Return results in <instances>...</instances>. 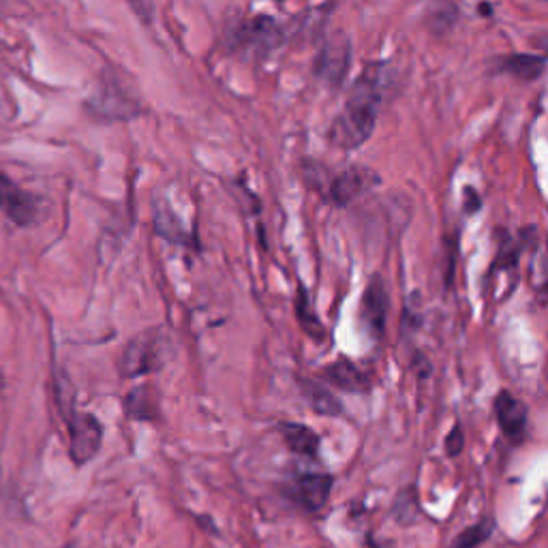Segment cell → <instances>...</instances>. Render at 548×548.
Instances as JSON below:
<instances>
[{
	"instance_id": "1",
	"label": "cell",
	"mask_w": 548,
	"mask_h": 548,
	"mask_svg": "<svg viewBox=\"0 0 548 548\" xmlns=\"http://www.w3.org/2000/svg\"><path fill=\"white\" fill-rule=\"evenodd\" d=\"M379 67H369L352 86L343 112L330 125V142L339 148L352 150L369 140L382 101V84H379Z\"/></svg>"
},
{
	"instance_id": "2",
	"label": "cell",
	"mask_w": 548,
	"mask_h": 548,
	"mask_svg": "<svg viewBox=\"0 0 548 548\" xmlns=\"http://www.w3.org/2000/svg\"><path fill=\"white\" fill-rule=\"evenodd\" d=\"M174 341L170 332L163 328H148L133 337L123 356H120L118 369L123 377H142L163 369L172 358Z\"/></svg>"
},
{
	"instance_id": "3",
	"label": "cell",
	"mask_w": 548,
	"mask_h": 548,
	"mask_svg": "<svg viewBox=\"0 0 548 548\" xmlns=\"http://www.w3.org/2000/svg\"><path fill=\"white\" fill-rule=\"evenodd\" d=\"M69 426V454L75 465H86L97 456L103 444V426L93 414L71 411L65 416Z\"/></svg>"
},
{
	"instance_id": "4",
	"label": "cell",
	"mask_w": 548,
	"mask_h": 548,
	"mask_svg": "<svg viewBox=\"0 0 548 548\" xmlns=\"http://www.w3.org/2000/svg\"><path fill=\"white\" fill-rule=\"evenodd\" d=\"M0 212L15 225L26 227L39 219V202L33 193L24 191L18 182L0 174Z\"/></svg>"
},
{
	"instance_id": "5",
	"label": "cell",
	"mask_w": 548,
	"mask_h": 548,
	"mask_svg": "<svg viewBox=\"0 0 548 548\" xmlns=\"http://www.w3.org/2000/svg\"><path fill=\"white\" fill-rule=\"evenodd\" d=\"M332 484L334 480L330 474H302L292 484V499L302 510L315 514L326 508Z\"/></svg>"
},
{
	"instance_id": "6",
	"label": "cell",
	"mask_w": 548,
	"mask_h": 548,
	"mask_svg": "<svg viewBox=\"0 0 548 548\" xmlns=\"http://www.w3.org/2000/svg\"><path fill=\"white\" fill-rule=\"evenodd\" d=\"M283 28L270 15H257L238 30V41L242 48L253 52H270L283 43Z\"/></svg>"
},
{
	"instance_id": "7",
	"label": "cell",
	"mask_w": 548,
	"mask_h": 548,
	"mask_svg": "<svg viewBox=\"0 0 548 548\" xmlns=\"http://www.w3.org/2000/svg\"><path fill=\"white\" fill-rule=\"evenodd\" d=\"M88 105L90 110L103 118H131L140 112V105L125 93V88H120L118 82L101 84L97 97H93Z\"/></svg>"
},
{
	"instance_id": "8",
	"label": "cell",
	"mask_w": 548,
	"mask_h": 548,
	"mask_svg": "<svg viewBox=\"0 0 548 548\" xmlns=\"http://www.w3.org/2000/svg\"><path fill=\"white\" fill-rule=\"evenodd\" d=\"M379 178L367 170V167H347L345 172H341L337 178L332 180L330 185V197L339 206H347L352 204L356 197H360L364 191H369Z\"/></svg>"
},
{
	"instance_id": "9",
	"label": "cell",
	"mask_w": 548,
	"mask_h": 548,
	"mask_svg": "<svg viewBox=\"0 0 548 548\" xmlns=\"http://www.w3.org/2000/svg\"><path fill=\"white\" fill-rule=\"evenodd\" d=\"M495 418L504 435L519 444L527 433V407L510 392H499L495 399Z\"/></svg>"
},
{
	"instance_id": "10",
	"label": "cell",
	"mask_w": 548,
	"mask_h": 548,
	"mask_svg": "<svg viewBox=\"0 0 548 548\" xmlns=\"http://www.w3.org/2000/svg\"><path fill=\"white\" fill-rule=\"evenodd\" d=\"M386 313H388V296L384 283L379 277H375L371 281V285L367 287V292L362 296V304H360V322L362 326L371 330L373 337H379V334L384 332V324H386Z\"/></svg>"
},
{
	"instance_id": "11",
	"label": "cell",
	"mask_w": 548,
	"mask_h": 548,
	"mask_svg": "<svg viewBox=\"0 0 548 548\" xmlns=\"http://www.w3.org/2000/svg\"><path fill=\"white\" fill-rule=\"evenodd\" d=\"M347 67H349V45H347V39L345 37H339L330 41L322 56H319V63H317V73L322 75V78L337 86L345 80V73H347Z\"/></svg>"
},
{
	"instance_id": "12",
	"label": "cell",
	"mask_w": 548,
	"mask_h": 548,
	"mask_svg": "<svg viewBox=\"0 0 548 548\" xmlns=\"http://www.w3.org/2000/svg\"><path fill=\"white\" fill-rule=\"evenodd\" d=\"M324 379L330 382L332 386H337L345 392H367L371 382L369 377L364 375L354 362L349 360H339L330 364V367L324 369Z\"/></svg>"
},
{
	"instance_id": "13",
	"label": "cell",
	"mask_w": 548,
	"mask_h": 548,
	"mask_svg": "<svg viewBox=\"0 0 548 548\" xmlns=\"http://www.w3.org/2000/svg\"><path fill=\"white\" fill-rule=\"evenodd\" d=\"M300 390H302L304 401L309 403V407L315 411V414L328 416V418L341 416L343 405L339 403V399L334 397V394L324 384L313 382V379H302Z\"/></svg>"
},
{
	"instance_id": "14",
	"label": "cell",
	"mask_w": 548,
	"mask_h": 548,
	"mask_svg": "<svg viewBox=\"0 0 548 548\" xmlns=\"http://www.w3.org/2000/svg\"><path fill=\"white\" fill-rule=\"evenodd\" d=\"M281 435H283L285 446L294 454L309 456V459H315L317 456L319 435L313 429H309V426L285 422V424H281Z\"/></svg>"
},
{
	"instance_id": "15",
	"label": "cell",
	"mask_w": 548,
	"mask_h": 548,
	"mask_svg": "<svg viewBox=\"0 0 548 548\" xmlns=\"http://www.w3.org/2000/svg\"><path fill=\"white\" fill-rule=\"evenodd\" d=\"M544 67H546L544 56H536V54H514L499 60V71L514 75V78H519L523 82L538 80L544 73Z\"/></svg>"
},
{
	"instance_id": "16",
	"label": "cell",
	"mask_w": 548,
	"mask_h": 548,
	"mask_svg": "<svg viewBox=\"0 0 548 548\" xmlns=\"http://www.w3.org/2000/svg\"><path fill=\"white\" fill-rule=\"evenodd\" d=\"M493 531H495L493 519H482L463 529L459 536H454L448 548H478L493 536Z\"/></svg>"
},
{
	"instance_id": "17",
	"label": "cell",
	"mask_w": 548,
	"mask_h": 548,
	"mask_svg": "<svg viewBox=\"0 0 548 548\" xmlns=\"http://www.w3.org/2000/svg\"><path fill=\"white\" fill-rule=\"evenodd\" d=\"M148 390L150 388L142 386V388L133 390L129 397L125 399V409H127V414L131 418H137V420H152V418H155V405L146 403L150 399Z\"/></svg>"
},
{
	"instance_id": "18",
	"label": "cell",
	"mask_w": 548,
	"mask_h": 548,
	"mask_svg": "<svg viewBox=\"0 0 548 548\" xmlns=\"http://www.w3.org/2000/svg\"><path fill=\"white\" fill-rule=\"evenodd\" d=\"M296 304H298V317H300L304 330H307L311 337L322 339L324 337V328H322V324H319V319L313 315L311 304L307 302V294H304V289H300Z\"/></svg>"
},
{
	"instance_id": "19",
	"label": "cell",
	"mask_w": 548,
	"mask_h": 548,
	"mask_svg": "<svg viewBox=\"0 0 548 548\" xmlns=\"http://www.w3.org/2000/svg\"><path fill=\"white\" fill-rule=\"evenodd\" d=\"M463 444H465L463 429H461V426H454V429L450 431V435L446 437V452H448V456H459L463 452Z\"/></svg>"
}]
</instances>
